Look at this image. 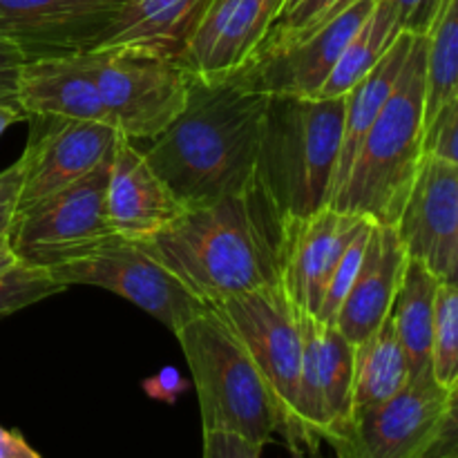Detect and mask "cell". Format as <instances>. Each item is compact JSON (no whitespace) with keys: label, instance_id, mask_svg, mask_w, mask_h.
Segmentation results:
<instances>
[{"label":"cell","instance_id":"obj_34","mask_svg":"<svg viewBox=\"0 0 458 458\" xmlns=\"http://www.w3.org/2000/svg\"><path fill=\"white\" fill-rule=\"evenodd\" d=\"M22 191V161L18 159L0 173V237H9Z\"/></svg>","mask_w":458,"mask_h":458},{"label":"cell","instance_id":"obj_23","mask_svg":"<svg viewBox=\"0 0 458 458\" xmlns=\"http://www.w3.org/2000/svg\"><path fill=\"white\" fill-rule=\"evenodd\" d=\"M438 277L419 259L407 258L396 298H394L389 318L394 322L398 340L410 360L411 376L420 374L429 367V349H432V320L434 295L438 289Z\"/></svg>","mask_w":458,"mask_h":458},{"label":"cell","instance_id":"obj_38","mask_svg":"<svg viewBox=\"0 0 458 458\" xmlns=\"http://www.w3.org/2000/svg\"><path fill=\"white\" fill-rule=\"evenodd\" d=\"M18 121H27L25 112L16 103H0V137H3L9 125L18 123Z\"/></svg>","mask_w":458,"mask_h":458},{"label":"cell","instance_id":"obj_6","mask_svg":"<svg viewBox=\"0 0 458 458\" xmlns=\"http://www.w3.org/2000/svg\"><path fill=\"white\" fill-rule=\"evenodd\" d=\"M458 389L437 383L432 369L378 405L352 411L327 443L338 458H423L458 445Z\"/></svg>","mask_w":458,"mask_h":458},{"label":"cell","instance_id":"obj_39","mask_svg":"<svg viewBox=\"0 0 458 458\" xmlns=\"http://www.w3.org/2000/svg\"><path fill=\"white\" fill-rule=\"evenodd\" d=\"M18 262H21V259L13 253L12 244H9V237H0V276L12 271Z\"/></svg>","mask_w":458,"mask_h":458},{"label":"cell","instance_id":"obj_11","mask_svg":"<svg viewBox=\"0 0 458 458\" xmlns=\"http://www.w3.org/2000/svg\"><path fill=\"white\" fill-rule=\"evenodd\" d=\"M374 4L376 0H356L302 38L276 47H258L235 74L249 88L264 94L318 97L343 49L369 16Z\"/></svg>","mask_w":458,"mask_h":458},{"label":"cell","instance_id":"obj_9","mask_svg":"<svg viewBox=\"0 0 458 458\" xmlns=\"http://www.w3.org/2000/svg\"><path fill=\"white\" fill-rule=\"evenodd\" d=\"M215 311L244 343L246 352L250 353L276 401L280 434L284 437L289 450L302 458L298 425H295L302 334H300L298 311L286 298L284 286L280 282L267 289L231 295L222 304H217Z\"/></svg>","mask_w":458,"mask_h":458},{"label":"cell","instance_id":"obj_27","mask_svg":"<svg viewBox=\"0 0 458 458\" xmlns=\"http://www.w3.org/2000/svg\"><path fill=\"white\" fill-rule=\"evenodd\" d=\"M429 369L438 385L458 389V286L456 282H438L434 295L432 349Z\"/></svg>","mask_w":458,"mask_h":458},{"label":"cell","instance_id":"obj_2","mask_svg":"<svg viewBox=\"0 0 458 458\" xmlns=\"http://www.w3.org/2000/svg\"><path fill=\"white\" fill-rule=\"evenodd\" d=\"M267 103L268 94L237 74L222 81L191 76L183 110L143 150L183 208L215 204L255 182Z\"/></svg>","mask_w":458,"mask_h":458},{"label":"cell","instance_id":"obj_15","mask_svg":"<svg viewBox=\"0 0 458 458\" xmlns=\"http://www.w3.org/2000/svg\"><path fill=\"white\" fill-rule=\"evenodd\" d=\"M106 210L114 235L139 242L152 240L186 213L134 139L121 132L112 146Z\"/></svg>","mask_w":458,"mask_h":458},{"label":"cell","instance_id":"obj_1","mask_svg":"<svg viewBox=\"0 0 458 458\" xmlns=\"http://www.w3.org/2000/svg\"><path fill=\"white\" fill-rule=\"evenodd\" d=\"M146 246L206 307L282 282L286 219L255 177L244 191L186 210Z\"/></svg>","mask_w":458,"mask_h":458},{"label":"cell","instance_id":"obj_32","mask_svg":"<svg viewBox=\"0 0 458 458\" xmlns=\"http://www.w3.org/2000/svg\"><path fill=\"white\" fill-rule=\"evenodd\" d=\"M398 12L401 31L428 36L443 7V0H392Z\"/></svg>","mask_w":458,"mask_h":458},{"label":"cell","instance_id":"obj_26","mask_svg":"<svg viewBox=\"0 0 458 458\" xmlns=\"http://www.w3.org/2000/svg\"><path fill=\"white\" fill-rule=\"evenodd\" d=\"M353 358L356 344L349 343L335 325H322L318 320V369L327 411V438L352 411Z\"/></svg>","mask_w":458,"mask_h":458},{"label":"cell","instance_id":"obj_31","mask_svg":"<svg viewBox=\"0 0 458 458\" xmlns=\"http://www.w3.org/2000/svg\"><path fill=\"white\" fill-rule=\"evenodd\" d=\"M423 155L458 165V101L447 103L423 125Z\"/></svg>","mask_w":458,"mask_h":458},{"label":"cell","instance_id":"obj_4","mask_svg":"<svg viewBox=\"0 0 458 458\" xmlns=\"http://www.w3.org/2000/svg\"><path fill=\"white\" fill-rule=\"evenodd\" d=\"M428 36H416L396 89L358 148L331 208L396 226L423 159V94Z\"/></svg>","mask_w":458,"mask_h":458},{"label":"cell","instance_id":"obj_24","mask_svg":"<svg viewBox=\"0 0 458 458\" xmlns=\"http://www.w3.org/2000/svg\"><path fill=\"white\" fill-rule=\"evenodd\" d=\"M398 34H401V25H398L396 4L392 0H376L374 9L343 49L334 72L318 97H344L383 58Z\"/></svg>","mask_w":458,"mask_h":458},{"label":"cell","instance_id":"obj_12","mask_svg":"<svg viewBox=\"0 0 458 458\" xmlns=\"http://www.w3.org/2000/svg\"><path fill=\"white\" fill-rule=\"evenodd\" d=\"M27 121L31 134L21 155L22 191L16 213L83 179L106 159L119 134L98 121L61 116H27Z\"/></svg>","mask_w":458,"mask_h":458},{"label":"cell","instance_id":"obj_5","mask_svg":"<svg viewBox=\"0 0 458 458\" xmlns=\"http://www.w3.org/2000/svg\"><path fill=\"white\" fill-rule=\"evenodd\" d=\"M174 335L191 369L204 432H231L268 445L280 432L276 401L228 322L208 309Z\"/></svg>","mask_w":458,"mask_h":458},{"label":"cell","instance_id":"obj_41","mask_svg":"<svg viewBox=\"0 0 458 458\" xmlns=\"http://www.w3.org/2000/svg\"><path fill=\"white\" fill-rule=\"evenodd\" d=\"M311 458H322V456H320V454H316V456H311Z\"/></svg>","mask_w":458,"mask_h":458},{"label":"cell","instance_id":"obj_10","mask_svg":"<svg viewBox=\"0 0 458 458\" xmlns=\"http://www.w3.org/2000/svg\"><path fill=\"white\" fill-rule=\"evenodd\" d=\"M110 161L112 150L83 179L16 213L9 244L21 262L49 268L112 235L106 210Z\"/></svg>","mask_w":458,"mask_h":458},{"label":"cell","instance_id":"obj_16","mask_svg":"<svg viewBox=\"0 0 458 458\" xmlns=\"http://www.w3.org/2000/svg\"><path fill=\"white\" fill-rule=\"evenodd\" d=\"M286 0H210L182 65L195 79L235 74L258 49Z\"/></svg>","mask_w":458,"mask_h":458},{"label":"cell","instance_id":"obj_40","mask_svg":"<svg viewBox=\"0 0 458 458\" xmlns=\"http://www.w3.org/2000/svg\"><path fill=\"white\" fill-rule=\"evenodd\" d=\"M423 458H458V445L443 447V450L432 452V454H428V456H423Z\"/></svg>","mask_w":458,"mask_h":458},{"label":"cell","instance_id":"obj_13","mask_svg":"<svg viewBox=\"0 0 458 458\" xmlns=\"http://www.w3.org/2000/svg\"><path fill=\"white\" fill-rule=\"evenodd\" d=\"M394 228L407 258L419 259L441 282H456L458 165L423 155Z\"/></svg>","mask_w":458,"mask_h":458},{"label":"cell","instance_id":"obj_19","mask_svg":"<svg viewBox=\"0 0 458 458\" xmlns=\"http://www.w3.org/2000/svg\"><path fill=\"white\" fill-rule=\"evenodd\" d=\"M405 264L407 253L396 228L371 224L358 276L334 320L349 343L360 344L383 325L396 298Z\"/></svg>","mask_w":458,"mask_h":458},{"label":"cell","instance_id":"obj_36","mask_svg":"<svg viewBox=\"0 0 458 458\" xmlns=\"http://www.w3.org/2000/svg\"><path fill=\"white\" fill-rule=\"evenodd\" d=\"M27 61L16 45L0 38V103H16L18 72Z\"/></svg>","mask_w":458,"mask_h":458},{"label":"cell","instance_id":"obj_33","mask_svg":"<svg viewBox=\"0 0 458 458\" xmlns=\"http://www.w3.org/2000/svg\"><path fill=\"white\" fill-rule=\"evenodd\" d=\"M264 447L231 432H204L201 458H262Z\"/></svg>","mask_w":458,"mask_h":458},{"label":"cell","instance_id":"obj_35","mask_svg":"<svg viewBox=\"0 0 458 458\" xmlns=\"http://www.w3.org/2000/svg\"><path fill=\"white\" fill-rule=\"evenodd\" d=\"M191 389V383L182 376L177 367H164L157 371L155 376L143 380V392L152 398V401L165 403V405H174L182 394Z\"/></svg>","mask_w":458,"mask_h":458},{"label":"cell","instance_id":"obj_17","mask_svg":"<svg viewBox=\"0 0 458 458\" xmlns=\"http://www.w3.org/2000/svg\"><path fill=\"white\" fill-rule=\"evenodd\" d=\"M365 219L325 206L286 222L282 286L295 311L318 316L335 262Z\"/></svg>","mask_w":458,"mask_h":458},{"label":"cell","instance_id":"obj_7","mask_svg":"<svg viewBox=\"0 0 458 458\" xmlns=\"http://www.w3.org/2000/svg\"><path fill=\"white\" fill-rule=\"evenodd\" d=\"M63 286L85 284L112 291L159 320L168 331L208 311L197 295L152 253L146 242L107 235L47 268Z\"/></svg>","mask_w":458,"mask_h":458},{"label":"cell","instance_id":"obj_18","mask_svg":"<svg viewBox=\"0 0 458 458\" xmlns=\"http://www.w3.org/2000/svg\"><path fill=\"white\" fill-rule=\"evenodd\" d=\"M208 4L210 0H121L94 47L132 49L182 63Z\"/></svg>","mask_w":458,"mask_h":458},{"label":"cell","instance_id":"obj_29","mask_svg":"<svg viewBox=\"0 0 458 458\" xmlns=\"http://www.w3.org/2000/svg\"><path fill=\"white\" fill-rule=\"evenodd\" d=\"M63 291H67V286L54 280L47 268L18 262L12 271L0 276V318L12 316Z\"/></svg>","mask_w":458,"mask_h":458},{"label":"cell","instance_id":"obj_25","mask_svg":"<svg viewBox=\"0 0 458 458\" xmlns=\"http://www.w3.org/2000/svg\"><path fill=\"white\" fill-rule=\"evenodd\" d=\"M452 101H458V0H443L428 34L423 125Z\"/></svg>","mask_w":458,"mask_h":458},{"label":"cell","instance_id":"obj_3","mask_svg":"<svg viewBox=\"0 0 458 458\" xmlns=\"http://www.w3.org/2000/svg\"><path fill=\"white\" fill-rule=\"evenodd\" d=\"M343 119L344 97L268 94L255 177L286 222L329 204Z\"/></svg>","mask_w":458,"mask_h":458},{"label":"cell","instance_id":"obj_21","mask_svg":"<svg viewBox=\"0 0 458 458\" xmlns=\"http://www.w3.org/2000/svg\"><path fill=\"white\" fill-rule=\"evenodd\" d=\"M414 34L401 31L396 36L387 52L383 54L378 63L344 94V119H343V139H340V152L338 161H335L334 182H331L329 204L340 191H343L344 182L349 177L353 159L358 155V148L365 141L367 132L378 119L380 110L385 107L387 98L396 89L398 79H401L403 70H405L407 56L414 45ZM327 204V206H329Z\"/></svg>","mask_w":458,"mask_h":458},{"label":"cell","instance_id":"obj_37","mask_svg":"<svg viewBox=\"0 0 458 458\" xmlns=\"http://www.w3.org/2000/svg\"><path fill=\"white\" fill-rule=\"evenodd\" d=\"M0 458H40L34 447L16 432L0 428Z\"/></svg>","mask_w":458,"mask_h":458},{"label":"cell","instance_id":"obj_30","mask_svg":"<svg viewBox=\"0 0 458 458\" xmlns=\"http://www.w3.org/2000/svg\"><path fill=\"white\" fill-rule=\"evenodd\" d=\"M371 224H374L371 219H365V222L360 224L356 235H353L352 242L344 246L343 255H340L338 262H335L334 273H331L329 277V284H327L325 298H322L320 311H318L316 316V320H320L322 325H334L335 313H338L340 304L347 298L349 289H352L353 280H356L358 268H360L362 262V253H365L367 246V237H369L371 231Z\"/></svg>","mask_w":458,"mask_h":458},{"label":"cell","instance_id":"obj_14","mask_svg":"<svg viewBox=\"0 0 458 458\" xmlns=\"http://www.w3.org/2000/svg\"><path fill=\"white\" fill-rule=\"evenodd\" d=\"M121 0H0V38L27 58L92 49Z\"/></svg>","mask_w":458,"mask_h":458},{"label":"cell","instance_id":"obj_28","mask_svg":"<svg viewBox=\"0 0 458 458\" xmlns=\"http://www.w3.org/2000/svg\"><path fill=\"white\" fill-rule=\"evenodd\" d=\"M356 0H286L284 9L258 47H276L311 34Z\"/></svg>","mask_w":458,"mask_h":458},{"label":"cell","instance_id":"obj_20","mask_svg":"<svg viewBox=\"0 0 458 458\" xmlns=\"http://www.w3.org/2000/svg\"><path fill=\"white\" fill-rule=\"evenodd\" d=\"M16 106L25 116H61L107 123L83 52L27 58L18 72Z\"/></svg>","mask_w":458,"mask_h":458},{"label":"cell","instance_id":"obj_22","mask_svg":"<svg viewBox=\"0 0 458 458\" xmlns=\"http://www.w3.org/2000/svg\"><path fill=\"white\" fill-rule=\"evenodd\" d=\"M410 380V360L398 340L392 318L387 316L369 338L356 344L352 411L385 403L387 398L396 396Z\"/></svg>","mask_w":458,"mask_h":458},{"label":"cell","instance_id":"obj_8","mask_svg":"<svg viewBox=\"0 0 458 458\" xmlns=\"http://www.w3.org/2000/svg\"><path fill=\"white\" fill-rule=\"evenodd\" d=\"M107 123L130 139H155L188 101L191 74L182 63L121 47L83 52Z\"/></svg>","mask_w":458,"mask_h":458}]
</instances>
